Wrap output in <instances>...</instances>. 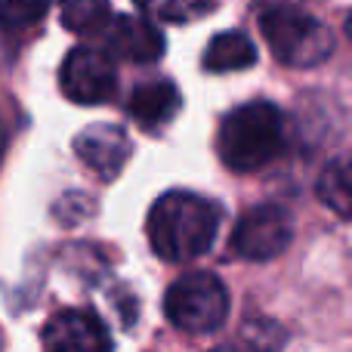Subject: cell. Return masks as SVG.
<instances>
[{
	"label": "cell",
	"instance_id": "8",
	"mask_svg": "<svg viewBox=\"0 0 352 352\" xmlns=\"http://www.w3.org/2000/svg\"><path fill=\"white\" fill-rule=\"evenodd\" d=\"M105 47L124 62L152 65L164 56V34L148 16H118L105 28Z\"/></svg>",
	"mask_w": 352,
	"mask_h": 352
},
{
	"label": "cell",
	"instance_id": "1",
	"mask_svg": "<svg viewBox=\"0 0 352 352\" xmlns=\"http://www.w3.org/2000/svg\"><path fill=\"white\" fill-rule=\"evenodd\" d=\"M219 204L195 192H167L152 204L146 219L148 244L167 263H188L213 248L219 232Z\"/></svg>",
	"mask_w": 352,
	"mask_h": 352
},
{
	"label": "cell",
	"instance_id": "19",
	"mask_svg": "<svg viewBox=\"0 0 352 352\" xmlns=\"http://www.w3.org/2000/svg\"><path fill=\"white\" fill-rule=\"evenodd\" d=\"M0 352H3V331H0Z\"/></svg>",
	"mask_w": 352,
	"mask_h": 352
},
{
	"label": "cell",
	"instance_id": "12",
	"mask_svg": "<svg viewBox=\"0 0 352 352\" xmlns=\"http://www.w3.org/2000/svg\"><path fill=\"white\" fill-rule=\"evenodd\" d=\"M316 192L328 210H334L343 219H352V155H343L324 167Z\"/></svg>",
	"mask_w": 352,
	"mask_h": 352
},
{
	"label": "cell",
	"instance_id": "7",
	"mask_svg": "<svg viewBox=\"0 0 352 352\" xmlns=\"http://www.w3.org/2000/svg\"><path fill=\"white\" fill-rule=\"evenodd\" d=\"M41 343L47 352H111V340L105 322L90 309H62L43 324Z\"/></svg>",
	"mask_w": 352,
	"mask_h": 352
},
{
	"label": "cell",
	"instance_id": "15",
	"mask_svg": "<svg viewBox=\"0 0 352 352\" xmlns=\"http://www.w3.org/2000/svg\"><path fill=\"white\" fill-rule=\"evenodd\" d=\"M238 346V352H281V346L287 343V331L278 322L269 318H254L241 328V334L232 340Z\"/></svg>",
	"mask_w": 352,
	"mask_h": 352
},
{
	"label": "cell",
	"instance_id": "2",
	"mask_svg": "<svg viewBox=\"0 0 352 352\" xmlns=\"http://www.w3.org/2000/svg\"><path fill=\"white\" fill-rule=\"evenodd\" d=\"M285 148V118L272 102H244L223 118L217 152L235 173H254L272 164Z\"/></svg>",
	"mask_w": 352,
	"mask_h": 352
},
{
	"label": "cell",
	"instance_id": "18",
	"mask_svg": "<svg viewBox=\"0 0 352 352\" xmlns=\"http://www.w3.org/2000/svg\"><path fill=\"white\" fill-rule=\"evenodd\" d=\"M346 37H349V41H352V12H349V16H346Z\"/></svg>",
	"mask_w": 352,
	"mask_h": 352
},
{
	"label": "cell",
	"instance_id": "5",
	"mask_svg": "<svg viewBox=\"0 0 352 352\" xmlns=\"http://www.w3.org/2000/svg\"><path fill=\"white\" fill-rule=\"evenodd\" d=\"M294 238V219L278 204H256L235 223L229 238V250L241 260H275L285 254Z\"/></svg>",
	"mask_w": 352,
	"mask_h": 352
},
{
	"label": "cell",
	"instance_id": "4",
	"mask_svg": "<svg viewBox=\"0 0 352 352\" xmlns=\"http://www.w3.org/2000/svg\"><path fill=\"white\" fill-rule=\"evenodd\" d=\"M164 312L173 328L186 334H213L229 316V291L213 272H188L164 294Z\"/></svg>",
	"mask_w": 352,
	"mask_h": 352
},
{
	"label": "cell",
	"instance_id": "3",
	"mask_svg": "<svg viewBox=\"0 0 352 352\" xmlns=\"http://www.w3.org/2000/svg\"><path fill=\"white\" fill-rule=\"evenodd\" d=\"M260 31L281 65L312 68L334 53L331 28L297 3H269L260 10Z\"/></svg>",
	"mask_w": 352,
	"mask_h": 352
},
{
	"label": "cell",
	"instance_id": "14",
	"mask_svg": "<svg viewBox=\"0 0 352 352\" xmlns=\"http://www.w3.org/2000/svg\"><path fill=\"white\" fill-rule=\"evenodd\" d=\"M140 6L142 16L152 22H167V25H186L195 19L207 16L217 6V0H133Z\"/></svg>",
	"mask_w": 352,
	"mask_h": 352
},
{
	"label": "cell",
	"instance_id": "9",
	"mask_svg": "<svg viewBox=\"0 0 352 352\" xmlns=\"http://www.w3.org/2000/svg\"><path fill=\"white\" fill-rule=\"evenodd\" d=\"M74 152L84 161L87 170H93L99 179H115L127 164L133 146H130V136L118 124H93V127L78 133Z\"/></svg>",
	"mask_w": 352,
	"mask_h": 352
},
{
	"label": "cell",
	"instance_id": "13",
	"mask_svg": "<svg viewBox=\"0 0 352 352\" xmlns=\"http://www.w3.org/2000/svg\"><path fill=\"white\" fill-rule=\"evenodd\" d=\"M109 0H62V25L72 34H99L111 25Z\"/></svg>",
	"mask_w": 352,
	"mask_h": 352
},
{
	"label": "cell",
	"instance_id": "17",
	"mask_svg": "<svg viewBox=\"0 0 352 352\" xmlns=\"http://www.w3.org/2000/svg\"><path fill=\"white\" fill-rule=\"evenodd\" d=\"M210 352H238L235 343H226V346H217V349H210Z\"/></svg>",
	"mask_w": 352,
	"mask_h": 352
},
{
	"label": "cell",
	"instance_id": "10",
	"mask_svg": "<svg viewBox=\"0 0 352 352\" xmlns=\"http://www.w3.org/2000/svg\"><path fill=\"white\" fill-rule=\"evenodd\" d=\"M182 99L173 80H148L140 84L127 99V111L140 127L146 130H161L164 124H170L179 111Z\"/></svg>",
	"mask_w": 352,
	"mask_h": 352
},
{
	"label": "cell",
	"instance_id": "11",
	"mask_svg": "<svg viewBox=\"0 0 352 352\" xmlns=\"http://www.w3.org/2000/svg\"><path fill=\"white\" fill-rule=\"evenodd\" d=\"M256 62V47L244 31H223L217 34L204 50V72L226 74V72H244Z\"/></svg>",
	"mask_w": 352,
	"mask_h": 352
},
{
	"label": "cell",
	"instance_id": "6",
	"mask_svg": "<svg viewBox=\"0 0 352 352\" xmlns=\"http://www.w3.org/2000/svg\"><path fill=\"white\" fill-rule=\"evenodd\" d=\"M59 87L78 105H102L115 96L118 74L111 53L99 47H74L59 72Z\"/></svg>",
	"mask_w": 352,
	"mask_h": 352
},
{
	"label": "cell",
	"instance_id": "16",
	"mask_svg": "<svg viewBox=\"0 0 352 352\" xmlns=\"http://www.w3.org/2000/svg\"><path fill=\"white\" fill-rule=\"evenodd\" d=\"M50 10V0H0V25L6 31L34 28Z\"/></svg>",
	"mask_w": 352,
	"mask_h": 352
}]
</instances>
